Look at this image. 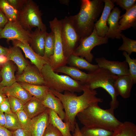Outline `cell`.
I'll return each instance as SVG.
<instances>
[{
    "label": "cell",
    "instance_id": "cell-19",
    "mask_svg": "<svg viewBox=\"0 0 136 136\" xmlns=\"http://www.w3.org/2000/svg\"><path fill=\"white\" fill-rule=\"evenodd\" d=\"M42 103L46 108L50 109L55 112L62 120H64L65 113L63 111V104L60 99L50 90Z\"/></svg>",
    "mask_w": 136,
    "mask_h": 136
},
{
    "label": "cell",
    "instance_id": "cell-53",
    "mask_svg": "<svg viewBox=\"0 0 136 136\" xmlns=\"http://www.w3.org/2000/svg\"><path fill=\"white\" fill-rule=\"evenodd\" d=\"M3 28L0 27V35L2 30Z\"/></svg>",
    "mask_w": 136,
    "mask_h": 136
},
{
    "label": "cell",
    "instance_id": "cell-26",
    "mask_svg": "<svg viewBox=\"0 0 136 136\" xmlns=\"http://www.w3.org/2000/svg\"><path fill=\"white\" fill-rule=\"evenodd\" d=\"M136 22V4L130 9L126 11L121 16L119 22V30L122 32L131 27L135 26Z\"/></svg>",
    "mask_w": 136,
    "mask_h": 136
},
{
    "label": "cell",
    "instance_id": "cell-2",
    "mask_svg": "<svg viewBox=\"0 0 136 136\" xmlns=\"http://www.w3.org/2000/svg\"><path fill=\"white\" fill-rule=\"evenodd\" d=\"M80 9L76 15L68 18L81 39L92 33L95 23L104 6L101 0H82Z\"/></svg>",
    "mask_w": 136,
    "mask_h": 136
},
{
    "label": "cell",
    "instance_id": "cell-24",
    "mask_svg": "<svg viewBox=\"0 0 136 136\" xmlns=\"http://www.w3.org/2000/svg\"><path fill=\"white\" fill-rule=\"evenodd\" d=\"M47 109L42 101L32 96L24 104L23 110L28 117L32 119L42 113Z\"/></svg>",
    "mask_w": 136,
    "mask_h": 136
},
{
    "label": "cell",
    "instance_id": "cell-40",
    "mask_svg": "<svg viewBox=\"0 0 136 136\" xmlns=\"http://www.w3.org/2000/svg\"><path fill=\"white\" fill-rule=\"evenodd\" d=\"M27 0H7V1L14 8L20 11L23 7Z\"/></svg>",
    "mask_w": 136,
    "mask_h": 136
},
{
    "label": "cell",
    "instance_id": "cell-6",
    "mask_svg": "<svg viewBox=\"0 0 136 136\" xmlns=\"http://www.w3.org/2000/svg\"><path fill=\"white\" fill-rule=\"evenodd\" d=\"M42 15L37 4L32 0H27L20 11L18 21L24 29L30 32L34 27L46 31V26L42 22Z\"/></svg>",
    "mask_w": 136,
    "mask_h": 136
},
{
    "label": "cell",
    "instance_id": "cell-27",
    "mask_svg": "<svg viewBox=\"0 0 136 136\" xmlns=\"http://www.w3.org/2000/svg\"><path fill=\"white\" fill-rule=\"evenodd\" d=\"M49 114V123L58 129L63 136H72L68 124L63 122L58 115L52 109L47 108Z\"/></svg>",
    "mask_w": 136,
    "mask_h": 136
},
{
    "label": "cell",
    "instance_id": "cell-37",
    "mask_svg": "<svg viewBox=\"0 0 136 136\" xmlns=\"http://www.w3.org/2000/svg\"><path fill=\"white\" fill-rule=\"evenodd\" d=\"M12 112L16 113L18 111L23 110L25 104L21 100L16 97L9 96L7 97Z\"/></svg>",
    "mask_w": 136,
    "mask_h": 136
},
{
    "label": "cell",
    "instance_id": "cell-41",
    "mask_svg": "<svg viewBox=\"0 0 136 136\" xmlns=\"http://www.w3.org/2000/svg\"><path fill=\"white\" fill-rule=\"evenodd\" d=\"M0 111L7 113L12 112L8 99L7 97L5 100L0 104Z\"/></svg>",
    "mask_w": 136,
    "mask_h": 136
},
{
    "label": "cell",
    "instance_id": "cell-20",
    "mask_svg": "<svg viewBox=\"0 0 136 136\" xmlns=\"http://www.w3.org/2000/svg\"><path fill=\"white\" fill-rule=\"evenodd\" d=\"M31 33V47L37 53L44 56L45 38L47 32L36 28L34 31Z\"/></svg>",
    "mask_w": 136,
    "mask_h": 136
},
{
    "label": "cell",
    "instance_id": "cell-12",
    "mask_svg": "<svg viewBox=\"0 0 136 136\" xmlns=\"http://www.w3.org/2000/svg\"><path fill=\"white\" fill-rule=\"evenodd\" d=\"M12 42L13 45L19 47L22 50L26 57L30 60L31 62L40 72L45 64H49V58L36 53L29 44L23 43L17 40H13Z\"/></svg>",
    "mask_w": 136,
    "mask_h": 136
},
{
    "label": "cell",
    "instance_id": "cell-17",
    "mask_svg": "<svg viewBox=\"0 0 136 136\" xmlns=\"http://www.w3.org/2000/svg\"><path fill=\"white\" fill-rule=\"evenodd\" d=\"M133 84L132 79L129 75L117 76L114 86L118 95L126 99L130 97Z\"/></svg>",
    "mask_w": 136,
    "mask_h": 136
},
{
    "label": "cell",
    "instance_id": "cell-39",
    "mask_svg": "<svg viewBox=\"0 0 136 136\" xmlns=\"http://www.w3.org/2000/svg\"><path fill=\"white\" fill-rule=\"evenodd\" d=\"M44 136H63L60 131L53 125L49 123L45 130Z\"/></svg>",
    "mask_w": 136,
    "mask_h": 136
},
{
    "label": "cell",
    "instance_id": "cell-38",
    "mask_svg": "<svg viewBox=\"0 0 136 136\" xmlns=\"http://www.w3.org/2000/svg\"><path fill=\"white\" fill-rule=\"evenodd\" d=\"M112 1L119 5L123 10H128L136 4L135 0H112Z\"/></svg>",
    "mask_w": 136,
    "mask_h": 136
},
{
    "label": "cell",
    "instance_id": "cell-48",
    "mask_svg": "<svg viewBox=\"0 0 136 136\" xmlns=\"http://www.w3.org/2000/svg\"><path fill=\"white\" fill-rule=\"evenodd\" d=\"M8 61L6 56L4 55H0V65H2Z\"/></svg>",
    "mask_w": 136,
    "mask_h": 136
},
{
    "label": "cell",
    "instance_id": "cell-54",
    "mask_svg": "<svg viewBox=\"0 0 136 136\" xmlns=\"http://www.w3.org/2000/svg\"></svg>",
    "mask_w": 136,
    "mask_h": 136
},
{
    "label": "cell",
    "instance_id": "cell-1",
    "mask_svg": "<svg viewBox=\"0 0 136 136\" xmlns=\"http://www.w3.org/2000/svg\"><path fill=\"white\" fill-rule=\"evenodd\" d=\"M82 87L83 93L79 96L75 93L68 91H64L62 94L49 89L62 103L65 113L64 122L68 124L70 131L73 133L75 127L77 115L89 106L103 101V99L96 96L97 93L95 90H91L86 84H83Z\"/></svg>",
    "mask_w": 136,
    "mask_h": 136
},
{
    "label": "cell",
    "instance_id": "cell-33",
    "mask_svg": "<svg viewBox=\"0 0 136 136\" xmlns=\"http://www.w3.org/2000/svg\"><path fill=\"white\" fill-rule=\"evenodd\" d=\"M120 36L123 42L118 50L125 52L129 55L132 52H136V41L128 38L122 33Z\"/></svg>",
    "mask_w": 136,
    "mask_h": 136
},
{
    "label": "cell",
    "instance_id": "cell-36",
    "mask_svg": "<svg viewBox=\"0 0 136 136\" xmlns=\"http://www.w3.org/2000/svg\"><path fill=\"white\" fill-rule=\"evenodd\" d=\"M122 54L128 65L129 75L132 78L134 84H135L136 83V59L131 58L125 52H123Z\"/></svg>",
    "mask_w": 136,
    "mask_h": 136
},
{
    "label": "cell",
    "instance_id": "cell-51",
    "mask_svg": "<svg viewBox=\"0 0 136 136\" xmlns=\"http://www.w3.org/2000/svg\"><path fill=\"white\" fill-rule=\"evenodd\" d=\"M4 87L0 83V93H3V90Z\"/></svg>",
    "mask_w": 136,
    "mask_h": 136
},
{
    "label": "cell",
    "instance_id": "cell-16",
    "mask_svg": "<svg viewBox=\"0 0 136 136\" xmlns=\"http://www.w3.org/2000/svg\"><path fill=\"white\" fill-rule=\"evenodd\" d=\"M121 11L116 7L111 11L108 17L107 23L109 25L108 31L105 37L112 39H120L121 32L119 30V20L121 18Z\"/></svg>",
    "mask_w": 136,
    "mask_h": 136
},
{
    "label": "cell",
    "instance_id": "cell-23",
    "mask_svg": "<svg viewBox=\"0 0 136 136\" xmlns=\"http://www.w3.org/2000/svg\"><path fill=\"white\" fill-rule=\"evenodd\" d=\"M9 48V53L6 56L8 60L13 61L16 64L18 68V75H20L28 64L19 47L14 45Z\"/></svg>",
    "mask_w": 136,
    "mask_h": 136
},
{
    "label": "cell",
    "instance_id": "cell-3",
    "mask_svg": "<svg viewBox=\"0 0 136 136\" xmlns=\"http://www.w3.org/2000/svg\"><path fill=\"white\" fill-rule=\"evenodd\" d=\"M77 116L84 126L97 127L114 131L122 124L109 109H103L98 104L90 106L79 113Z\"/></svg>",
    "mask_w": 136,
    "mask_h": 136
},
{
    "label": "cell",
    "instance_id": "cell-10",
    "mask_svg": "<svg viewBox=\"0 0 136 136\" xmlns=\"http://www.w3.org/2000/svg\"><path fill=\"white\" fill-rule=\"evenodd\" d=\"M6 39L10 41L17 40L23 43L30 44L31 41V33L24 29L18 21H8L3 28L0 35V39Z\"/></svg>",
    "mask_w": 136,
    "mask_h": 136
},
{
    "label": "cell",
    "instance_id": "cell-32",
    "mask_svg": "<svg viewBox=\"0 0 136 136\" xmlns=\"http://www.w3.org/2000/svg\"><path fill=\"white\" fill-rule=\"evenodd\" d=\"M55 45V36L51 31L47 33L45 41L44 56L49 58L54 53Z\"/></svg>",
    "mask_w": 136,
    "mask_h": 136
},
{
    "label": "cell",
    "instance_id": "cell-7",
    "mask_svg": "<svg viewBox=\"0 0 136 136\" xmlns=\"http://www.w3.org/2000/svg\"><path fill=\"white\" fill-rule=\"evenodd\" d=\"M50 27L55 36V45L54 54L49 58V64L54 70L58 67L66 65L67 59L64 54L61 37L60 20L55 17L49 22Z\"/></svg>",
    "mask_w": 136,
    "mask_h": 136
},
{
    "label": "cell",
    "instance_id": "cell-8",
    "mask_svg": "<svg viewBox=\"0 0 136 136\" xmlns=\"http://www.w3.org/2000/svg\"><path fill=\"white\" fill-rule=\"evenodd\" d=\"M61 37L64 56L67 59L79 45L81 39L69 19L65 16L61 20Z\"/></svg>",
    "mask_w": 136,
    "mask_h": 136
},
{
    "label": "cell",
    "instance_id": "cell-50",
    "mask_svg": "<svg viewBox=\"0 0 136 136\" xmlns=\"http://www.w3.org/2000/svg\"><path fill=\"white\" fill-rule=\"evenodd\" d=\"M69 1V0H61L60 1V2L61 3L63 4L66 5H68Z\"/></svg>",
    "mask_w": 136,
    "mask_h": 136
},
{
    "label": "cell",
    "instance_id": "cell-21",
    "mask_svg": "<svg viewBox=\"0 0 136 136\" xmlns=\"http://www.w3.org/2000/svg\"><path fill=\"white\" fill-rule=\"evenodd\" d=\"M55 72L66 74L73 79L85 84L90 79L91 74H87L75 67L66 65L58 67L54 71Z\"/></svg>",
    "mask_w": 136,
    "mask_h": 136
},
{
    "label": "cell",
    "instance_id": "cell-9",
    "mask_svg": "<svg viewBox=\"0 0 136 136\" xmlns=\"http://www.w3.org/2000/svg\"><path fill=\"white\" fill-rule=\"evenodd\" d=\"M108 38L106 37H100L97 34L94 27L92 33L89 36L81 39L80 43L74 51L73 54L85 59L91 62L93 55L91 53L92 49L95 46L107 43Z\"/></svg>",
    "mask_w": 136,
    "mask_h": 136
},
{
    "label": "cell",
    "instance_id": "cell-5",
    "mask_svg": "<svg viewBox=\"0 0 136 136\" xmlns=\"http://www.w3.org/2000/svg\"><path fill=\"white\" fill-rule=\"evenodd\" d=\"M91 74L90 79L85 84L88 85L90 89L102 88L105 90L111 96L109 109L112 112L119 106V104L117 99L118 95L114 86V83L117 76L105 69L99 68L96 70L88 72Z\"/></svg>",
    "mask_w": 136,
    "mask_h": 136
},
{
    "label": "cell",
    "instance_id": "cell-11",
    "mask_svg": "<svg viewBox=\"0 0 136 136\" xmlns=\"http://www.w3.org/2000/svg\"><path fill=\"white\" fill-rule=\"evenodd\" d=\"M95 61L99 68H103L117 76L129 75L128 65L126 61H112L104 57L96 58Z\"/></svg>",
    "mask_w": 136,
    "mask_h": 136
},
{
    "label": "cell",
    "instance_id": "cell-22",
    "mask_svg": "<svg viewBox=\"0 0 136 136\" xmlns=\"http://www.w3.org/2000/svg\"><path fill=\"white\" fill-rule=\"evenodd\" d=\"M15 68L11 61L8 60L3 64L0 71L2 78L0 84L4 87L10 86L16 82L14 73Z\"/></svg>",
    "mask_w": 136,
    "mask_h": 136
},
{
    "label": "cell",
    "instance_id": "cell-18",
    "mask_svg": "<svg viewBox=\"0 0 136 136\" xmlns=\"http://www.w3.org/2000/svg\"><path fill=\"white\" fill-rule=\"evenodd\" d=\"M3 93L7 97L10 96L17 98L25 104L32 96L17 82L10 86L4 87Z\"/></svg>",
    "mask_w": 136,
    "mask_h": 136
},
{
    "label": "cell",
    "instance_id": "cell-49",
    "mask_svg": "<svg viewBox=\"0 0 136 136\" xmlns=\"http://www.w3.org/2000/svg\"><path fill=\"white\" fill-rule=\"evenodd\" d=\"M7 97L4 94L0 93V104L2 103Z\"/></svg>",
    "mask_w": 136,
    "mask_h": 136
},
{
    "label": "cell",
    "instance_id": "cell-43",
    "mask_svg": "<svg viewBox=\"0 0 136 136\" xmlns=\"http://www.w3.org/2000/svg\"><path fill=\"white\" fill-rule=\"evenodd\" d=\"M0 136H13V131H10L6 128L0 126Z\"/></svg>",
    "mask_w": 136,
    "mask_h": 136
},
{
    "label": "cell",
    "instance_id": "cell-46",
    "mask_svg": "<svg viewBox=\"0 0 136 136\" xmlns=\"http://www.w3.org/2000/svg\"><path fill=\"white\" fill-rule=\"evenodd\" d=\"M6 124V119L5 114L0 111V126L4 127Z\"/></svg>",
    "mask_w": 136,
    "mask_h": 136
},
{
    "label": "cell",
    "instance_id": "cell-52",
    "mask_svg": "<svg viewBox=\"0 0 136 136\" xmlns=\"http://www.w3.org/2000/svg\"><path fill=\"white\" fill-rule=\"evenodd\" d=\"M2 65H0V70H1ZM2 80V78L0 76V82Z\"/></svg>",
    "mask_w": 136,
    "mask_h": 136
},
{
    "label": "cell",
    "instance_id": "cell-35",
    "mask_svg": "<svg viewBox=\"0 0 136 136\" xmlns=\"http://www.w3.org/2000/svg\"><path fill=\"white\" fill-rule=\"evenodd\" d=\"M20 122L21 128L30 131L31 119L29 118L23 110L16 113Z\"/></svg>",
    "mask_w": 136,
    "mask_h": 136
},
{
    "label": "cell",
    "instance_id": "cell-29",
    "mask_svg": "<svg viewBox=\"0 0 136 136\" xmlns=\"http://www.w3.org/2000/svg\"><path fill=\"white\" fill-rule=\"evenodd\" d=\"M0 10L4 14L8 21H18L20 11L13 7L7 0H0Z\"/></svg>",
    "mask_w": 136,
    "mask_h": 136
},
{
    "label": "cell",
    "instance_id": "cell-34",
    "mask_svg": "<svg viewBox=\"0 0 136 136\" xmlns=\"http://www.w3.org/2000/svg\"><path fill=\"white\" fill-rule=\"evenodd\" d=\"M6 119L5 127L14 130L21 128L19 121L16 113H5Z\"/></svg>",
    "mask_w": 136,
    "mask_h": 136
},
{
    "label": "cell",
    "instance_id": "cell-4",
    "mask_svg": "<svg viewBox=\"0 0 136 136\" xmlns=\"http://www.w3.org/2000/svg\"><path fill=\"white\" fill-rule=\"evenodd\" d=\"M45 85L49 89L61 93L68 91L72 93L83 91L82 84L67 75H59L54 72L48 63L45 64L40 71Z\"/></svg>",
    "mask_w": 136,
    "mask_h": 136
},
{
    "label": "cell",
    "instance_id": "cell-47",
    "mask_svg": "<svg viewBox=\"0 0 136 136\" xmlns=\"http://www.w3.org/2000/svg\"><path fill=\"white\" fill-rule=\"evenodd\" d=\"M9 51V48L4 47L0 45V55H4L7 56Z\"/></svg>",
    "mask_w": 136,
    "mask_h": 136
},
{
    "label": "cell",
    "instance_id": "cell-14",
    "mask_svg": "<svg viewBox=\"0 0 136 136\" xmlns=\"http://www.w3.org/2000/svg\"><path fill=\"white\" fill-rule=\"evenodd\" d=\"M105 3L101 16L96 21L94 28L97 35L100 37H105L108 31L107 20L112 10L114 8V3L111 0H103Z\"/></svg>",
    "mask_w": 136,
    "mask_h": 136
},
{
    "label": "cell",
    "instance_id": "cell-15",
    "mask_svg": "<svg viewBox=\"0 0 136 136\" xmlns=\"http://www.w3.org/2000/svg\"><path fill=\"white\" fill-rule=\"evenodd\" d=\"M31 119L30 131L32 136H44L45 130L49 124V114L47 108Z\"/></svg>",
    "mask_w": 136,
    "mask_h": 136
},
{
    "label": "cell",
    "instance_id": "cell-13",
    "mask_svg": "<svg viewBox=\"0 0 136 136\" xmlns=\"http://www.w3.org/2000/svg\"><path fill=\"white\" fill-rule=\"evenodd\" d=\"M16 82L30 84L45 85V83L40 72L35 66L28 64L22 73L18 75Z\"/></svg>",
    "mask_w": 136,
    "mask_h": 136
},
{
    "label": "cell",
    "instance_id": "cell-28",
    "mask_svg": "<svg viewBox=\"0 0 136 136\" xmlns=\"http://www.w3.org/2000/svg\"><path fill=\"white\" fill-rule=\"evenodd\" d=\"M21 85L32 96L42 101L49 91V88L46 85L30 84L19 82Z\"/></svg>",
    "mask_w": 136,
    "mask_h": 136
},
{
    "label": "cell",
    "instance_id": "cell-31",
    "mask_svg": "<svg viewBox=\"0 0 136 136\" xmlns=\"http://www.w3.org/2000/svg\"><path fill=\"white\" fill-rule=\"evenodd\" d=\"M80 131L82 136H111L113 131L103 128L88 127L84 126Z\"/></svg>",
    "mask_w": 136,
    "mask_h": 136
},
{
    "label": "cell",
    "instance_id": "cell-30",
    "mask_svg": "<svg viewBox=\"0 0 136 136\" xmlns=\"http://www.w3.org/2000/svg\"><path fill=\"white\" fill-rule=\"evenodd\" d=\"M111 136H136V125L129 121L122 122Z\"/></svg>",
    "mask_w": 136,
    "mask_h": 136
},
{
    "label": "cell",
    "instance_id": "cell-25",
    "mask_svg": "<svg viewBox=\"0 0 136 136\" xmlns=\"http://www.w3.org/2000/svg\"><path fill=\"white\" fill-rule=\"evenodd\" d=\"M67 64L70 66L79 69L84 70L91 72L99 68L98 65L91 63L85 59L80 57L72 54L67 58Z\"/></svg>",
    "mask_w": 136,
    "mask_h": 136
},
{
    "label": "cell",
    "instance_id": "cell-42",
    "mask_svg": "<svg viewBox=\"0 0 136 136\" xmlns=\"http://www.w3.org/2000/svg\"><path fill=\"white\" fill-rule=\"evenodd\" d=\"M13 136H32L30 130L22 129H18L13 131Z\"/></svg>",
    "mask_w": 136,
    "mask_h": 136
},
{
    "label": "cell",
    "instance_id": "cell-44",
    "mask_svg": "<svg viewBox=\"0 0 136 136\" xmlns=\"http://www.w3.org/2000/svg\"><path fill=\"white\" fill-rule=\"evenodd\" d=\"M8 21L4 14L0 10V27L4 28Z\"/></svg>",
    "mask_w": 136,
    "mask_h": 136
},
{
    "label": "cell",
    "instance_id": "cell-45",
    "mask_svg": "<svg viewBox=\"0 0 136 136\" xmlns=\"http://www.w3.org/2000/svg\"><path fill=\"white\" fill-rule=\"evenodd\" d=\"M75 127L73 132V136H82L80 131L78 124L76 122L75 123Z\"/></svg>",
    "mask_w": 136,
    "mask_h": 136
}]
</instances>
